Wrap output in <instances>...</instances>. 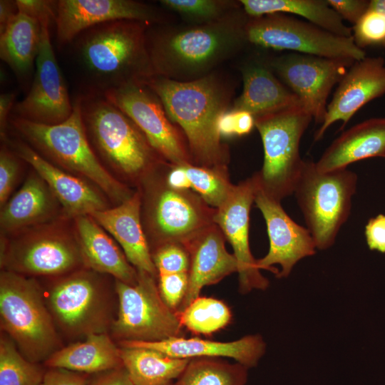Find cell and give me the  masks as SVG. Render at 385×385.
<instances>
[{
    "label": "cell",
    "mask_w": 385,
    "mask_h": 385,
    "mask_svg": "<svg viewBox=\"0 0 385 385\" xmlns=\"http://www.w3.org/2000/svg\"><path fill=\"white\" fill-rule=\"evenodd\" d=\"M374 157L385 158V117L366 120L342 133L315 165L319 171L329 172Z\"/></svg>",
    "instance_id": "26"
},
{
    "label": "cell",
    "mask_w": 385,
    "mask_h": 385,
    "mask_svg": "<svg viewBox=\"0 0 385 385\" xmlns=\"http://www.w3.org/2000/svg\"><path fill=\"white\" fill-rule=\"evenodd\" d=\"M365 237L369 248L385 253V215L371 218L365 227Z\"/></svg>",
    "instance_id": "44"
},
{
    "label": "cell",
    "mask_w": 385,
    "mask_h": 385,
    "mask_svg": "<svg viewBox=\"0 0 385 385\" xmlns=\"http://www.w3.org/2000/svg\"><path fill=\"white\" fill-rule=\"evenodd\" d=\"M11 145L44 180L68 214L78 217L106 209L99 193L86 183L54 166L26 143L17 141Z\"/></svg>",
    "instance_id": "23"
},
{
    "label": "cell",
    "mask_w": 385,
    "mask_h": 385,
    "mask_svg": "<svg viewBox=\"0 0 385 385\" xmlns=\"http://www.w3.org/2000/svg\"><path fill=\"white\" fill-rule=\"evenodd\" d=\"M241 72L242 91L233 101L230 109L245 111L257 118L302 105L270 66L254 62L242 67Z\"/></svg>",
    "instance_id": "25"
},
{
    "label": "cell",
    "mask_w": 385,
    "mask_h": 385,
    "mask_svg": "<svg viewBox=\"0 0 385 385\" xmlns=\"http://www.w3.org/2000/svg\"><path fill=\"white\" fill-rule=\"evenodd\" d=\"M217 129L220 137H232L235 135V112L230 108L224 112L218 118Z\"/></svg>",
    "instance_id": "49"
},
{
    "label": "cell",
    "mask_w": 385,
    "mask_h": 385,
    "mask_svg": "<svg viewBox=\"0 0 385 385\" xmlns=\"http://www.w3.org/2000/svg\"><path fill=\"white\" fill-rule=\"evenodd\" d=\"M384 47H385V44L384 45Z\"/></svg>",
    "instance_id": "54"
},
{
    "label": "cell",
    "mask_w": 385,
    "mask_h": 385,
    "mask_svg": "<svg viewBox=\"0 0 385 385\" xmlns=\"http://www.w3.org/2000/svg\"><path fill=\"white\" fill-rule=\"evenodd\" d=\"M312 120L302 105L255 118L264 149L260 187L279 202L294 193L304 163L300 140Z\"/></svg>",
    "instance_id": "8"
},
{
    "label": "cell",
    "mask_w": 385,
    "mask_h": 385,
    "mask_svg": "<svg viewBox=\"0 0 385 385\" xmlns=\"http://www.w3.org/2000/svg\"><path fill=\"white\" fill-rule=\"evenodd\" d=\"M166 9L179 14L196 24L217 21L240 9V1L225 0H162Z\"/></svg>",
    "instance_id": "37"
},
{
    "label": "cell",
    "mask_w": 385,
    "mask_h": 385,
    "mask_svg": "<svg viewBox=\"0 0 385 385\" xmlns=\"http://www.w3.org/2000/svg\"><path fill=\"white\" fill-rule=\"evenodd\" d=\"M76 227L86 268L129 284L137 282L138 270L91 216L77 217Z\"/></svg>",
    "instance_id": "27"
},
{
    "label": "cell",
    "mask_w": 385,
    "mask_h": 385,
    "mask_svg": "<svg viewBox=\"0 0 385 385\" xmlns=\"http://www.w3.org/2000/svg\"><path fill=\"white\" fill-rule=\"evenodd\" d=\"M54 195L38 175L29 177L1 209V228L12 232L45 220L54 208Z\"/></svg>",
    "instance_id": "29"
},
{
    "label": "cell",
    "mask_w": 385,
    "mask_h": 385,
    "mask_svg": "<svg viewBox=\"0 0 385 385\" xmlns=\"http://www.w3.org/2000/svg\"><path fill=\"white\" fill-rule=\"evenodd\" d=\"M150 26L130 19L109 21L83 31L67 44L83 78V95H103L154 76L147 46Z\"/></svg>",
    "instance_id": "3"
},
{
    "label": "cell",
    "mask_w": 385,
    "mask_h": 385,
    "mask_svg": "<svg viewBox=\"0 0 385 385\" xmlns=\"http://www.w3.org/2000/svg\"><path fill=\"white\" fill-rule=\"evenodd\" d=\"M116 343L120 347H145L180 359L231 358L248 369L257 364L266 349L262 337L257 334L247 335L231 342L183 336L153 342L122 341Z\"/></svg>",
    "instance_id": "21"
},
{
    "label": "cell",
    "mask_w": 385,
    "mask_h": 385,
    "mask_svg": "<svg viewBox=\"0 0 385 385\" xmlns=\"http://www.w3.org/2000/svg\"><path fill=\"white\" fill-rule=\"evenodd\" d=\"M152 257L158 275L189 272V252L180 243L168 242L160 245Z\"/></svg>",
    "instance_id": "38"
},
{
    "label": "cell",
    "mask_w": 385,
    "mask_h": 385,
    "mask_svg": "<svg viewBox=\"0 0 385 385\" xmlns=\"http://www.w3.org/2000/svg\"><path fill=\"white\" fill-rule=\"evenodd\" d=\"M166 184L169 188L178 190H188L191 188L184 164L173 165L166 177Z\"/></svg>",
    "instance_id": "47"
},
{
    "label": "cell",
    "mask_w": 385,
    "mask_h": 385,
    "mask_svg": "<svg viewBox=\"0 0 385 385\" xmlns=\"http://www.w3.org/2000/svg\"><path fill=\"white\" fill-rule=\"evenodd\" d=\"M232 111L235 112V135L242 136L249 134L255 127V116L245 111Z\"/></svg>",
    "instance_id": "48"
},
{
    "label": "cell",
    "mask_w": 385,
    "mask_h": 385,
    "mask_svg": "<svg viewBox=\"0 0 385 385\" xmlns=\"http://www.w3.org/2000/svg\"><path fill=\"white\" fill-rule=\"evenodd\" d=\"M43 364L47 368L65 369L93 374L123 366L120 349L109 333L88 335L53 353Z\"/></svg>",
    "instance_id": "28"
},
{
    "label": "cell",
    "mask_w": 385,
    "mask_h": 385,
    "mask_svg": "<svg viewBox=\"0 0 385 385\" xmlns=\"http://www.w3.org/2000/svg\"><path fill=\"white\" fill-rule=\"evenodd\" d=\"M368 9L385 16V0L369 1Z\"/></svg>",
    "instance_id": "52"
},
{
    "label": "cell",
    "mask_w": 385,
    "mask_h": 385,
    "mask_svg": "<svg viewBox=\"0 0 385 385\" xmlns=\"http://www.w3.org/2000/svg\"><path fill=\"white\" fill-rule=\"evenodd\" d=\"M249 16L240 9L207 24L147 31L154 76L178 81L201 78L247 43Z\"/></svg>",
    "instance_id": "2"
},
{
    "label": "cell",
    "mask_w": 385,
    "mask_h": 385,
    "mask_svg": "<svg viewBox=\"0 0 385 385\" xmlns=\"http://www.w3.org/2000/svg\"><path fill=\"white\" fill-rule=\"evenodd\" d=\"M352 36L361 49L371 45L385 44V16L368 9L354 25Z\"/></svg>",
    "instance_id": "39"
},
{
    "label": "cell",
    "mask_w": 385,
    "mask_h": 385,
    "mask_svg": "<svg viewBox=\"0 0 385 385\" xmlns=\"http://www.w3.org/2000/svg\"><path fill=\"white\" fill-rule=\"evenodd\" d=\"M90 375L65 369L48 368L41 385H86Z\"/></svg>",
    "instance_id": "42"
},
{
    "label": "cell",
    "mask_w": 385,
    "mask_h": 385,
    "mask_svg": "<svg viewBox=\"0 0 385 385\" xmlns=\"http://www.w3.org/2000/svg\"><path fill=\"white\" fill-rule=\"evenodd\" d=\"M151 215L160 245L177 242L184 246L212 225L214 215H210L195 195L168 185L156 195Z\"/></svg>",
    "instance_id": "20"
},
{
    "label": "cell",
    "mask_w": 385,
    "mask_h": 385,
    "mask_svg": "<svg viewBox=\"0 0 385 385\" xmlns=\"http://www.w3.org/2000/svg\"><path fill=\"white\" fill-rule=\"evenodd\" d=\"M11 123L36 150L68 170L91 180L110 197L121 203L131 196L95 154L82 118L80 96L73 102L71 115L60 123L42 124L17 117L11 118Z\"/></svg>",
    "instance_id": "6"
},
{
    "label": "cell",
    "mask_w": 385,
    "mask_h": 385,
    "mask_svg": "<svg viewBox=\"0 0 385 385\" xmlns=\"http://www.w3.org/2000/svg\"><path fill=\"white\" fill-rule=\"evenodd\" d=\"M79 96L87 135L104 159L130 175L140 174L154 163L160 155L128 115L103 95Z\"/></svg>",
    "instance_id": "9"
},
{
    "label": "cell",
    "mask_w": 385,
    "mask_h": 385,
    "mask_svg": "<svg viewBox=\"0 0 385 385\" xmlns=\"http://www.w3.org/2000/svg\"><path fill=\"white\" fill-rule=\"evenodd\" d=\"M385 94V61L381 57L356 61L338 83L327 105L322 124L314 134L319 140L327 130L337 121L343 128L352 116L371 101Z\"/></svg>",
    "instance_id": "19"
},
{
    "label": "cell",
    "mask_w": 385,
    "mask_h": 385,
    "mask_svg": "<svg viewBox=\"0 0 385 385\" xmlns=\"http://www.w3.org/2000/svg\"><path fill=\"white\" fill-rule=\"evenodd\" d=\"M245 35L248 43L274 50L354 61L366 57L353 36H340L284 14L249 17Z\"/></svg>",
    "instance_id": "11"
},
{
    "label": "cell",
    "mask_w": 385,
    "mask_h": 385,
    "mask_svg": "<svg viewBox=\"0 0 385 385\" xmlns=\"http://www.w3.org/2000/svg\"><path fill=\"white\" fill-rule=\"evenodd\" d=\"M19 11L24 13L39 21L43 16L54 18L55 1L16 0Z\"/></svg>",
    "instance_id": "46"
},
{
    "label": "cell",
    "mask_w": 385,
    "mask_h": 385,
    "mask_svg": "<svg viewBox=\"0 0 385 385\" xmlns=\"http://www.w3.org/2000/svg\"><path fill=\"white\" fill-rule=\"evenodd\" d=\"M19 12L16 1H0V34Z\"/></svg>",
    "instance_id": "51"
},
{
    "label": "cell",
    "mask_w": 385,
    "mask_h": 385,
    "mask_svg": "<svg viewBox=\"0 0 385 385\" xmlns=\"http://www.w3.org/2000/svg\"><path fill=\"white\" fill-rule=\"evenodd\" d=\"M267 229L270 248L267 254L257 260L259 270H268L277 277H287L302 259L316 253V245L307 227L295 222L284 210L280 202L258 188L255 198Z\"/></svg>",
    "instance_id": "17"
},
{
    "label": "cell",
    "mask_w": 385,
    "mask_h": 385,
    "mask_svg": "<svg viewBox=\"0 0 385 385\" xmlns=\"http://www.w3.org/2000/svg\"><path fill=\"white\" fill-rule=\"evenodd\" d=\"M16 94L14 93H1L0 96V126L1 135L4 134L10 113H12Z\"/></svg>",
    "instance_id": "50"
},
{
    "label": "cell",
    "mask_w": 385,
    "mask_h": 385,
    "mask_svg": "<svg viewBox=\"0 0 385 385\" xmlns=\"http://www.w3.org/2000/svg\"><path fill=\"white\" fill-rule=\"evenodd\" d=\"M103 96L128 115L158 155L173 165L191 163L186 141L158 96L143 83H132Z\"/></svg>",
    "instance_id": "12"
},
{
    "label": "cell",
    "mask_w": 385,
    "mask_h": 385,
    "mask_svg": "<svg viewBox=\"0 0 385 385\" xmlns=\"http://www.w3.org/2000/svg\"><path fill=\"white\" fill-rule=\"evenodd\" d=\"M143 83L158 96L170 120L181 128L191 160L199 166L225 168L228 153L217 123L230 108V83L214 73L190 81L153 76Z\"/></svg>",
    "instance_id": "1"
},
{
    "label": "cell",
    "mask_w": 385,
    "mask_h": 385,
    "mask_svg": "<svg viewBox=\"0 0 385 385\" xmlns=\"http://www.w3.org/2000/svg\"><path fill=\"white\" fill-rule=\"evenodd\" d=\"M41 41L38 20L19 11L0 34V56L20 77L32 71Z\"/></svg>",
    "instance_id": "31"
},
{
    "label": "cell",
    "mask_w": 385,
    "mask_h": 385,
    "mask_svg": "<svg viewBox=\"0 0 385 385\" xmlns=\"http://www.w3.org/2000/svg\"><path fill=\"white\" fill-rule=\"evenodd\" d=\"M158 289L165 303L178 312L188 287V272L158 275Z\"/></svg>",
    "instance_id": "40"
},
{
    "label": "cell",
    "mask_w": 385,
    "mask_h": 385,
    "mask_svg": "<svg viewBox=\"0 0 385 385\" xmlns=\"http://www.w3.org/2000/svg\"><path fill=\"white\" fill-rule=\"evenodd\" d=\"M121 19L136 20L150 25L163 21L154 7L132 0L55 1L54 22L58 43L66 46L78 34L94 26Z\"/></svg>",
    "instance_id": "18"
},
{
    "label": "cell",
    "mask_w": 385,
    "mask_h": 385,
    "mask_svg": "<svg viewBox=\"0 0 385 385\" xmlns=\"http://www.w3.org/2000/svg\"><path fill=\"white\" fill-rule=\"evenodd\" d=\"M183 328L194 334L211 335L232 321V312L223 301L208 297L195 298L178 314Z\"/></svg>",
    "instance_id": "34"
},
{
    "label": "cell",
    "mask_w": 385,
    "mask_h": 385,
    "mask_svg": "<svg viewBox=\"0 0 385 385\" xmlns=\"http://www.w3.org/2000/svg\"><path fill=\"white\" fill-rule=\"evenodd\" d=\"M53 17L41 18V41L36 71L26 96L15 104L14 117L53 125L66 120L72 113L68 89L58 64L51 40L49 26Z\"/></svg>",
    "instance_id": "14"
},
{
    "label": "cell",
    "mask_w": 385,
    "mask_h": 385,
    "mask_svg": "<svg viewBox=\"0 0 385 385\" xmlns=\"http://www.w3.org/2000/svg\"><path fill=\"white\" fill-rule=\"evenodd\" d=\"M167 385H175V382L173 383H171V384H167Z\"/></svg>",
    "instance_id": "53"
},
{
    "label": "cell",
    "mask_w": 385,
    "mask_h": 385,
    "mask_svg": "<svg viewBox=\"0 0 385 385\" xmlns=\"http://www.w3.org/2000/svg\"><path fill=\"white\" fill-rule=\"evenodd\" d=\"M123 367L134 385H167L175 382L190 359L167 356L140 346L120 347Z\"/></svg>",
    "instance_id": "32"
},
{
    "label": "cell",
    "mask_w": 385,
    "mask_h": 385,
    "mask_svg": "<svg viewBox=\"0 0 385 385\" xmlns=\"http://www.w3.org/2000/svg\"><path fill=\"white\" fill-rule=\"evenodd\" d=\"M1 265L4 270L31 277L56 278L86 268L78 242L57 234L4 245Z\"/></svg>",
    "instance_id": "15"
},
{
    "label": "cell",
    "mask_w": 385,
    "mask_h": 385,
    "mask_svg": "<svg viewBox=\"0 0 385 385\" xmlns=\"http://www.w3.org/2000/svg\"><path fill=\"white\" fill-rule=\"evenodd\" d=\"M0 327L21 354L34 363L43 364L64 346L42 287L34 277L1 271Z\"/></svg>",
    "instance_id": "5"
},
{
    "label": "cell",
    "mask_w": 385,
    "mask_h": 385,
    "mask_svg": "<svg viewBox=\"0 0 385 385\" xmlns=\"http://www.w3.org/2000/svg\"><path fill=\"white\" fill-rule=\"evenodd\" d=\"M248 368L221 358H195L190 360L175 381V385H245Z\"/></svg>",
    "instance_id": "33"
},
{
    "label": "cell",
    "mask_w": 385,
    "mask_h": 385,
    "mask_svg": "<svg viewBox=\"0 0 385 385\" xmlns=\"http://www.w3.org/2000/svg\"><path fill=\"white\" fill-rule=\"evenodd\" d=\"M191 188L207 205L218 208L229 197L234 185L226 177L225 168L184 164Z\"/></svg>",
    "instance_id": "36"
},
{
    "label": "cell",
    "mask_w": 385,
    "mask_h": 385,
    "mask_svg": "<svg viewBox=\"0 0 385 385\" xmlns=\"http://www.w3.org/2000/svg\"><path fill=\"white\" fill-rule=\"evenodd\" d=\"M240 2L249 17L272 14H294L336 35L352 36V29L344 24L327 0H241Z\"/></svg>",
    "instance_id": "30"
},
{
    "label": "cell",
    "mask_w": 385,
    "mask_h": 385,
    "mask_svg": "<svg viewBox=\"0 0 385 385\" xmlns=\"http://www.w3.org/2000/svg\"><path fill=\"white\" fill-rule=\"evenodd\" d=\"M83 268L52 278L42 287L46 306L62 339H83L88 335L109 333L118 312L115 282Z\"/></svg>",
    "instance_id": "4"
},
{
    "label": "cell",
    "mask_w": 385,
    "mask_h": 385,
    "mask_svg": "<svg viewBox=\"0 0 385 385\" xmlns=\"http://www.w3.org/2000/svg\"><path fill=\"white\" fill-rule=\"evenodd\" d=\"M329 6L339 15L354 25L368 10L369 1L327 0Z\"/></svg>",
    "instance_id": "43"
},
{
    "label": "cell",
    "mask_w": 385,
    "mask_h": 385,
    "mask_svg": "<svg viewBox=\"0 0 385 385\" xmlns=\"http://www.w3.org/2000/svg\"><path fill=\"white\" fill-rule=\"evenodd\" d=\"M354 61L292 52L272 59L269 66L298 97L315 123L322 124L332 88L339 83Z\"/></svg>",
    "instance_id": "13"
},
{
    "label": "cell",
    "mask_w": 385,
    "mask_h": 385,
    "mask_svg": "<svg viewBox=\"0 0 385 385\" xmlns=\"http://www.w3.org/2000/svg\"><path fill=\"white\" fill-rule=\"evenodd\" d=\"M138 273L134 284L115 279L118 303L111 337L115 342H153L183 337L178 314L163 301L157 277L143 271Z\"/></svg>",
    "instance_id": "10"
},
{
    "label": "cell",
    "mask_w": 385,
    "mask_h": 385,
    "mask_svg": "<svg viewBox=\"0 0 385 385\" xmlns=\"http://www.w3.org/2000/svg\"><path fill=\"white\" fill-rule=\"evenodd\" d=\"M16 154L3 148L0 153V204L4 206L11 194L19 172Z\"/></svg>",
    "instance_id": "41"
},
{
    "label": "cell",
    "mask_w": 385,
    "mask_h": 385,
    "mask_svg": "<svg viewBox=\"0 0 385 385\" xmlns=\"http://www.w3.org/2000/svg\"><path fill=\"white\" fill-rule=\"evenodd\" d=\"M356 183V174L347 168L321 172L304 160L294 193L317 249L334 245L349 216Z\"/></svg>",
    "instance_id": "7"
},
{
    "label": "cell",
    "mask_w": 385,
    "mask_h": 385,
    "mask_svg": "<svg viewBox=\"0 0 385 385\" xmlns=\"http://www.w3.org/2000/svg\"><path fill=\"white\" fill-rule=\"evenodd\" d=\"M260 188L257 175L234 185L226 201L215 211L213 222L229 241L237 262L239 289H265L269 281L260 273L249 243L250 212Z\"/></svg>",
    "instance_id": "16"
},
{
    "label": "cell",
    "mask_w": 385,
    "mask_h": 385,
    "mask_svg": "<svg viewBox=\"0 0 385 385\" xmlns=\"http://www.w3.org/2000/svg\"><path fill=\"white\" fill-rule=\"evenodd\" d=\"M185 247L190 255L188 287L177 314L198 297L204 287L237 272L236 258L225 249L224 235L215 225L207 227Z\"/></svg>",
    "instance_id": "22"
},
{
    "label": "cell",
    "mask_w": 385,
    "mask_h": 385,
    "mask_svg": "<svg viewBox=\"0 0 385 385\" xmlns=\"http://www.w3.org/2000/svg\"><path fill=\"white\" fill-rule=\"evenodd\" d=\"M140 197L131 195L119 205L92 212L93 220L120 244L128 262L138 271L158 278V272L140 222Z\"/></svg>",
    "instance_id": "24"
},
{
    "label": "cell",
    "mask_w": 385,
    "mask_h": 385,
    "mask_svg": "<svg viewBox=\"0 0 385 385\" xmlns=\"http://www.w3.org/2000/svg\"><path fill=\"white\" fill-rule=\"evenodd\" d=\"M47 368L26 359L13 340L0 334V385H41Z\"/></svg>",
    "instance_id": "35"
},
{
    "label": "cell",
    "mask_w": 385,
    "mask_h": 385,
    "mask_svg": "<svg viewBox=\"0 0 385 385\" xmlns=\"http://www.w3.org/2000/svg\"><path fill=\"white\" fill-rule=\"evenodd\" d=\"M86 385H134L123 366L91 374Z\"/></svg>",
    "instance_id": "45"
}]
</instances>
